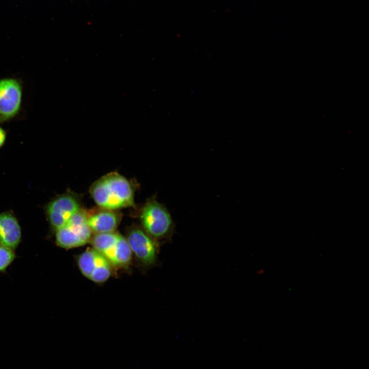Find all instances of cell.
<instances>
[{
    "mask_svg": "<svg viewBox=\"0 0 369 369\" xmlns=\"http://www.w3.org/2000/svg\"><path fill=\"white\" fill-rule=\"evenodd\" d=\"M90 193L101 208L118 210L134 205L132 184L117 172L109 173L95 181L90 187Z\"/></svg>",
    "mask_w": 369,
    "mask_h": 369,
    "instance_id": "1",
    "label": "cell"
},
{
    "mask_svg": "<svg viewBox=\"0 0 369 369\" xmlns=\"http://www.w3.org/2000/svg\"><path fill=\"white\" fill-rule=\"evenodd\" d=\"M142 228L154 239L169 238L175 231V224L165 205L155 197L148 200L140 213Z\"/></svg>",
    "mask_w": 369,
    "mask_h": 369,
    "instance_id": "2",
    "label": "cell"
},
{
    "mask_svg": "<svg viewBox=\"0 0 369 369\" xmlns=\"http://www.w3.org/2000/svg\"><path fill=\"white\" fill-rule=\"evenodd\" d=\"M90 242L112 265L125 266L131 261L132 254L126 238L115 231L93 234Z\"/></svg>",
    "mask_w": 369,
    "mask_h": 369,
    "instance_id": "3",
    "label": "cell"
},
{
    "mask_svg": "<svg viewBox=\"0 0 369 369\" xmlns=\"http://www.w3.org/2000/svg\"><path fill=\"white\" fill-rule=\"evenodd\" d=\"M87 212L81 209L61 228L55 231L56 244L69 249L90 241L93 233L87 223Z\"/></svg>",
    "mask_w": 369,
    "mask_h": 369,
    "instance_id": "4",
    "label": "cell"
},
{
    "mask_svg": "<svg viewBox=\"0 0 369 369\" xmlns=\"http://www.w3.org/2000/svg\"><path fill=\"white\" fill-rule=\"evenodd\" d=\"M77 194L69 192L54 198L46 206L45 213L51 229L54 231L63 227L81 209Z\"/></svg>",
    "mask_w": 369,
    "mask_h": 369,
    "instance_id": "5",
    "label": "cell"
},
{
    "mask_svg": "<svg viewBox=\"0 0 369 369\" xmlns=\"http://www.w3.org/2000/svg\"><path fill=\"white\" fill-rule=\"evenodd\" d=\"M22 96L23 85L19 79L0 78V123L12 119L19 113Z\"/></svg>",
    "mask_w": 369,
    "mask_h": 369,
    "instance_id": "6",
    "label": "cell"
},
{
    "mask_svg": "<svg viewBox=\"0 0 369 369\" xmlns=\"http://www.w3.org/2000/svg\"><path fill=\"white\" fill-rule=\"evenodd\" d=\"M77 264L81 274L94 282L102 283L111 276L112 265L93 248L86 250L79 256Z\"/></svg>",
    "mask_w": 369,
    "mask_h": 369,
    "instance_id": "7",
    "label": "cell"
},
{
    "mask_svg": "<svg viewBox=\"0 0 369 369\" xmlns=\"http://www.w3.org/2000/svg\"><path fill=\"white\" fill-rule=\"evenodd\" d=\"M132 252L145 265L153 264L157 259V246L155 239L141 228L133 227L128 231L126 238Z\"/></svg>",
    "mask_w": 369,
    "mask_h": 369,
    "instance_id": "8",
    "label": "cell"
},
{
    "mask_svg": "<svg viewBox=\"0 0 369 369\" xmlns=\"http://www.w3.org/2000/svg\"><path fill=\"white\" fill-rule=\"evenodd\" d=\"M87 214V223L94 234L115 232L122 217L118 210L103 208Z\"/></svg>",
    "mask_w": 369,
    "mask_h": 369,
    "instance_id": "9",
    "label": "cell"
},
{
    "mask_svg": "<svg viewBox=\"0 0 369 369\" xmlns=\"http://www.w3.org/2000/svg\"><path fill=\"white\" fill-rule=\"evenodd\" d=\"M22 239V230L16 217L8 211L0 213V243L15 250Z\"/></svg>",
    "mask_w": 369,
    "mask_h": 369,
    "instance_id": "10",
    "label": "cell"
},
{
    "mask_svg": "<svg viewBox=\"0 0 369 369\" xmlns=\"http://www.w3.org/2000/svg\"><path fill=\"white\" fill-rule=\"evenodd\" d=\"M14 250L0 243V272H4L15 258Z\"/></svg>",
    "mask_w": 369,
    "mask_h": 369,
    "instance_id": "11",
    "label": "cell"
},
{
    "mask_svg": "<svg viewBox=\"0 0 369 369\" xmlns=\"http://www.w3.org/2000/svg\"><path fill=\"white\" fill-rule=\"evenodd\" d=\"M6 132L5 130L0 127V148L4 145L6 140Z\"/></svg>",
    "mask_w": 369,
    "mask_h": 369,
    "instance_id": "12",
    "label": "cell"
}]
</instances>
